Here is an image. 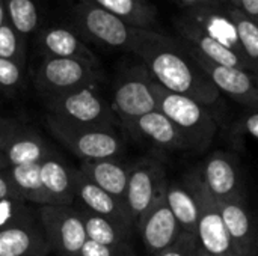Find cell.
I'll use <instances>...</instances> for the list:
<instances>
[{
	"instance_id": "cell-30",
	"label": "cell",
	"mask_w": 258,
	"mask_h": 256,
	"mask_svg": "<svg viewBox=\"0 0 258 256\" xmlns=\"http://www.w3.org/2000/svg\"><path fill=\"white\" fill-rule=\"evenodd\" d=\"M0 57L26 68V38H23L8 20L0 26Z\"/></svg>"
},
{
	"instance_id": "cell-41",
	"label": "cell",
	"mask_w": 258,
	"mask_h": 256,
	"mask_svg": "<svg viewBox=\"0 0 258 256\" xmlns=\"http://www.w3.org/2000/svg\"><path fill=\"white\" fill-rule=\"evenodd\" d=\"M8 167H9V164H8V161H6V158H5L3 152H0V172L6 170Z\"/></svg>"
},
{
	"instance_id": "cell-10",
	"label": "cell",
	"mask_w": 258,
	"mask_h": 256,
	"mask_svg": "<svg viewBox=\"0 0 258 256\" xmlns=\"http://www.w3.org/2000/svg\"><path fill=\"white\" fill-rule=\"evenodd\" d=\"M181 180L194 190L200 204V220L197 240L210 256H242L231 241L218 211L215 198L204 187L198 167L187 170Z\"/></svg>"
},
{
	"instance_id": "cell-11",
	"label": "cell",
	"mask_w": 258,
	"mask_h": 256,
	"mask_svg": "<svg viewBox=\"0 0 258 256\" xmlns=\"http://www.w3.org/2000/svg\"><path fill=\"white\" fill-rule=\"evenodd\" d=\"M201 181L215 201L246 198L237 157L227 151H213L198 166Z\"/></svg>"
},
{
	"instance_id": "cell-8",
	"label": "cell",
	"mask_w": 258,
	"mask_h": 256,
	"mask_svg": "<svg viewBox=\"0 0 258 256\" xmlns=\"http://www.w3.org/2000/svg\"><path fill=\"white\" fill-rule=\"evenodd\" d=\"M38 223L56 256H79L88 241L83 219L76 204L38 207Z\"/></svg>"
},
{
	"instance_id": "cell-6",
	"label": "cell",
	"mask_w": 258,
	"mask_h": 256,
	"mask_svg": "<svg viewBox=\"0 0 258 256\" xmlns=\"http://www.w3.org/2000/svg\"><path fill=\"white\" fill-rule=\"evenodd\" d=\"M103 80L101 65L62 57H42L33 74L35 89L42 100L88 86H100Z\"/></svg>"
},
{
	"instance_id": "cell-28",
	"label": "cell",
	"mask_w": 258,
	"mask_h": 256,
	"mask_svg": "<svg viewBox=\"0 0 258 256\" xmlns=\"http://www.w3.org/2000/svg\"><path fill=\"white\" fill-rule=\"evenodd\" d=\"M8 23L27 38L39 27V9L35 0H3Z\"/></svg>"
},
{
	"instance_id": "cell-40",
	"label": "cell",
	"mask_w": 258,
	"mask_h": 256,
	"mask_svg": "<svg viewBox=\"0 0 258 256\" xmlns=\"http://www.w3.org/2000/svg\"><path fill=\"white\" fill-rule=\"evenodd\" d=\"M6 21V11H5V3L0 0V26Z\"/></svg>"
},
{
	"instance_id": "cell-1",
	"label": "cell",
	"mask_w": 258,
	"mask_h": 256,
	"mask_svg": "<svg viewBox=\"0 0 258 256\" xmlns=\"http://www.w3.org/2000/svg\"><path fill=\"white\" fill-rule=\"evenodd\" d=\"M130 53L139 57L154 81L166 91L190 97L210 110L219 103V91L181 41L153 29H141Z\"/></svg>"
},
{
	"instance_id": "cell-24",
	"label": "cell",
	"mask_w": 258,
	"mask_h": 256,
	"mask_svg": "<svg viewBox=\"0 0 258 256\" xmlns=\"http://www.w3.org/2000/svg\"><path fill=\"white\" fill-rule=\"evenodd\" d=\"M76 207L80 211V216L85 223L86 229V237L89 241L104 244V246H112V247H127L133 246L132 244V237H133V229L124 228L106 217L97 216L86 208L80 207L76 204Z\"/></svg>"
},
{
	"instance_id": "cell-15",
	"label": "cell",
	"mask_w": 258,
	"mask_h": 256,
	"mask_svg": "<svg viewBox=\"0 0 258 256\" xmlns=\"http://www.w3.org/2000/svg\"><path fill=\"white\" fill-rule=\"evenodd\" d=\"M174 24L181 36L183 45L187 50L203 56L204 59L213 63L243 68L249 71L248 63L245 62L242 54L231 48L230 45H227V42L210 33L207 29L198 26L197 23L187 18H177L174 20Z\"/></svg>"
},
{
	"instance_id": "cell-35",
	"label": "cell",
	"mask_w": 258,
	"mask_h": 256,
	"mask_svg": "<svg viewBox=\"0 0 258 256\" xmlns=\"http://www.w3.org/2000/svg\"><path fill=\"white\" fill-rule=\"evenodd\" d=\"M195 240H197V237L184 234L181 237V240L174 247L165 250L163 253H160V255L157 256H192Z\"/></svg>"
},
{
	"instance_id": "cell-23",
	"label": "cell",
	"mask_w": 258,
	"mask_h": 256,
	"mask_svg": "<svg viewBox=\"0 0 258 256\" xmlns=\"http://www.w3.org/2000/svg\"><path fill=\"white\" fill-rule=\"evenodd\" d=\"M165 201L177 219L183 234L197 237L200 220V204L194 190L183 180L168 181Z\"/></svg>"
},
{
	"instance_id": "cell-12",
	"label": "cell",
	"mask_w": 258,
	"mask_h": 256,
	"mask_svg": "<svg viewBox=\"0 0 258 256\" xmlns=\"http://www.w3.org/2000/svg\"><path fill=\"white\" fill-rule=\"evenodd\" d=\"M187 51L192 54L195 62L206 72V75L210 78L219 94H225L236 103L248 107V110L258 109L257 77L251 71L236 66L218 65L190 50Z\"/></svg>"
},
{
	"instance_id": "cell-5",
	"label": "cell",
	"mask_w": 258,
	"mask_h": 256,
	"mask_svg": "<svg viewBox=\"0 0 258 256\" xmlns=\"http://www.w3.org/2000/svg\"><path fill=\"white\" fill-rule=\"evenodd\" d=\"M154 84V78L142 63H132L118 69L112 84L110 106L119 124L157 110Z\"/></svg>"
},
{
	"instance_id": "cell-21",
	"label": "cell",
	"mask_w": 258,
	"mask_h": 256,
	"mask_svg": "<svg viewBox=\"0 0 258 256\" xmlns=\"http://www.w3.org/2000/svg\"><path fill=\"white\" fill-rule=\"evenodd\" d=\"M41 181L50 198V205H73L76 202L74 167L59 152L47 157L41 164Z\"/></svg>"
},
{
	"instance_id": "cell-14",
	"label": "cell",
	"mask_w": 258,
	"mask_h": 256,
	"mask_svg": "<svg viewBox=\"0 0 258 256\" xmlns=\"http://www.w3.org/2000/svg\"><path fill=\"white\" fill-rule=\"evenodd\" d=\"M141 241L150 256H157L174 247L184 235L169 210L165 196L159 199L135 225Z\"/></svg>"
},
{
	"instance_id": "cell-18",
	"label": "cell",
	"mask_w": 258,
	"mask_h": 256,
	"mask_svg": "<svg viewBox=\"0 0 258 256\" xmlns=\"http://www.w3.org/2000/svg\"><path fill=\"white\" fill-rule=\"evenodd\" d=\"M38 48L42 57H62V59H77L94 65H101L97 54L80 39L76 30L51 26L44 27L38 33Z\"/></svg>"
},
{
	"instance_id": "cell-42",
	"label": "cell",
	"mask_w": 258,
	"mask_h": 256,
	"mask_svg": "<svg viewBox=\"0 0 258 256\" xmlns=\"http://www.w3.org/2000/svg\"><path fill=\"white\" fill-rule=\"evenodd\" d=\"M218 2H219L221 5H222V3H231V5L234 6V2H236V0H218Z\"/></svg>"
},
{
	"instance_id": "cell-26",
	"label": "cell",
	"mask_w": 258,
	"mask_h": 256,
	"mask_svg": "<svg viewBox=\"0 0 258 256\" xmlns=\"http://www.w3.org/2000/svg\"><path fill=\"white\" fill-rule=\"evenodd\" d=\"M116 17L133 27L151 29L157 21L156 8L148 0H86Z\"/></svg>"
},
{
	"instance_id": "cell-34",
	"label": "cell",
	"mask_w": 258,
	"mask_h": 256,
	"mask_svg": "<svg viewBox=\"0 0 258 256\" xmlns=\"http://www.w3.org/2000/svg\"><path fill=\"white\" fill-rule=\"evenodd\" d=\"M21 125H23V122L20 119L0 115V152H3L8 142L14 137V134L18 131V128Z\"/></svg>"
},
{
	"instance_id": "cell-39",
	"label": "cell",
	"mask_w": 258,
	"mask_h": 256,
	"mask_svg": "<svg viewBox=\"0 0 258 256\" xmlns=\"http://www.w3.org/2000/svg\"><path fill=\"white\" fill-rule=\"evenodd\" d=\"M192 256H210L198 243V240H195V244H194V252H192Z\"/></svg>"
},
{
	"instance_id": "cell-20",
	"label": "cell",
	"mask_w": 258,
	"mask_h": 256,
	"mask_svg": "<svg viewBox=\"0 0 258 256\" xmlns=\"http://www.w3.org/2000/svg\"><path fill=\"white\" fill-rule=\"evenodd\" d=\"M130 164L132 163L125 161L122 157H116L94 161H80V166L77 169L95 186L124 202Z\"/></svg>"
},
{
	"instance_id": "cell-31",
	"label": "cell",
	"mask_w": 258,
	"mask_h": 256,
	"mask_svg": "<svg viewBox=\"0 0 258 256\" xmlns=\"http://www.w3.org/2000/svg\"><path fill=\"white\" fill-rule=\"evenodd\" d=\"M24 66L0 57V92L6 95L18 94L24 86Z\"/></svg>"
},
{
	"instance_id": "cell-37",
	"label": "cell",
	"mask_w": 258,
	"mask_h": 256,
	"mask_svg": "<svg viewBox=\"0 0 258 256\" xmlns=\"http://www.w3.org/2000/svg\"><path fill=\"white\" fill-rule=\"evenodd\" d=\"M0 199H20L11 180L6 175V170L0 172Z\"/></svg>"
},
{
	"instance_id": "cell-13",
	"label": "cell",
	"mask_w": 258,
	"mask_h": 256,
	"mask_svg": "<svg viewBox=\"0 0 258 256\" xmlns=\"http://www.w3.org/2000/svg\"><path fill=\"white\" fill-rule=\"evenodd\" d=\"M119 128L138 142H144L162 152L190 151L187 140L175 124L162 112L154 110L138 119L119 124Z\"/></svg>"
},
{
	"instance_id": "cell-36",
	"label": "cell",
	"mask_w": 258,
	"mask_h": 256,
	"mask_svg": "<svg viewBox=\"0 0 258 256\" xmlns=\"http://www.w3.org/2000/svg\"><path fill=\"white\" fill-rule=\"evenodd\" d=\"M234 8L258 24V0H236Z\"/></svg>"
},
{
	"instance_id": "cell-29",
	"label": "cell",
	"mask_w": 258,
	"mask_h": 256,
	"mask_svg": "<svg viewBox=\"0 0 258 256\" xmlns=\"http://www.w3.org/2000/svg\"><path fill=\"white\" fill-rule=\"evenodd\" d=\"M38 220V207L20 199H0V229L21 226Z\"/></svg>"
},
{
	"instance_id": "cell-2",
	"label": "cell",
	"mask_w": 258,
	"mask_h": 256,
	"mask_svg": "<svg viewBox=\"0 0 258 256\" xmlns=\"http://www.w3.org/2000/svg\"><path fill=\"white\" fill-rule=\"evenodd\" d=\"M157 98V110L171 119L181 131L189 143L190 151L206 152L218 133V124L212 110L197 100L166 91L160 84H154Z\"/></svg>"
},
{
	"instance_id": "cell-19",
	"label": "cell",
	"mask_w": 258,
	"mask_h": 256,
	"mask_svg": "<svg viewBox=\"0 0 258 256\" xmlns=\"http://www.w3.org/2000/svg\"><path fill=\"white\" fill-rule=\"evenodd\" d=\"M53 148L35 128L23 124L3 149V155L11 166L39 164L47 157L56 154Z\"/></svg>"
},
{
	"instance_id": "cell-38",
	"label": "cell",
	"mask_w": 258,
	"mask_h": 256,
	"mask_svg": "<svg viewBox=\"0 0 258 256\" xmlns=\"http://www.w3.org/2000/svg\"><path fill=\"white\" fill-rule=\"evenodd\" d=\"M177 2L189 9H197V11H203V9L212 11V9H216L218 6H221V3L218 0H177Z\"/></svg>"
},
{
	"instance_id": "cell-16",
	"label": "cell",
	"mask_w": 258,
	"mask_h": 256,
	"mask_svg": "<svg viewBox=\"0 0 258 256\" xmlns=\"http://www.w3.org/2000/svg\"><path fill=\"white\" fill-rule=\"evenodd\" d=\"M225 229L242 256H257V231L246 198L216 201Z\"/></svg>"
},
{
	"instance_id": "cell-27",
	"label": "cell",
	"mask_w": 258,
	"mask_h": 256,
	"mask_svg": "<svg viewBox=\"0 0 258 256\" xmlns=\"http://www.w3.org/2000/svg\"><path fill=\"white\" fill-rule=\"evenodd\" d=\"M228 21L236 32L242 57L258 80V24L234 6L228 9Z\"/></svg>"
},
{
	"instance_id": "cell-22",
	"label": "cell",
	"mask_w": 258,
	"mask_h": 256,
	"mask_svg": "<svg viewBox=\"0 0 258 256\" xmlns=\"http://www.w3.org/2000/svg\"><path fill=\"white\" fill-rule=\"evenodd\" d=\"M48 244L36 222L0 229V256H50Z\"/></svg>"
},
{
	"instance_id": "cell-4",
	"label": "cell",
	"mask_w": 258,
	"mask_h": 256,
	"mask_svg": "<svg viewBox=\"0 0 258 256\" xmlns=\"http://www.w3.org/2000/svg\"><path fill=\"white\" fill-rule=\"evenodd\" d=\"M45 113L57 119L77 124L91 125L100 128H119V119L116 118L110 101H107L98 86H88L62 95L44 98Z\"/></svg>"
},
{
	"instance_id": "cell-9",
	"label": "cell",
	"mask_w": 258,
	"mask_h": 256,
	"mask_svg": "<svg viewBox=\"0 0 258 256\" xmlns=\"http://www.w3.org/2000/svg\"><path fill=\"white\" fill-rule=\"evenodd\" d=\"M166 169L154 157H141L130 164L124 205L133 225L165 196L168 186Z\"/></svg>"
},
{
	"instance_id": "cell-44",
	"label": "cell",
	"mask_w": 258,
	"mask_h": 256,
	"mask_svg": "<svg viewBox=\"0 0 258 256\" xmlns=\"http://www.w3.org/2000/svg\"><path fill=\"white\" fill-rule=\"evenodd\" d=\"M0 115H2V103H0Z\"/></svg>"
},
{
	"instance_id": "cell-33",
	"label": "cell",
	"mask_w": 258,
	"mask_h": 256,
	"mask_svg": "<svg viewBox=\"0 0 258 256\" xmlns=\"http://www.w3.org/2000/svg\"><path fill=\"white\" fill-rule=\"evenodd\" d=\"M234 136H248L258 140V109L255 110H248L243 113L233 127Z\"/></svg>"
},
{
	"instance_id": "cell-3",
	"label": "cell",
	"mask_w": 258,
	"mask_h": 256,
	"mask_svg": "<svg viewBox=\"0 0 258 256\" xmlns=\"http://www.w3.org/2000/svg\"><path fill=\"white\" fill-rule=\"evenodd\" d=\"M44 125L48 133L80 161L122 157L125 142L118 128L77 125L45 113Z\"/></svg>"
},
{
	"instance_id": "cell-25",
	"label": "cell",
	"mask_w": 258,
	"mask_h": 256,
	"mask_svg": "<svg viewBox=\"0 0 258 256\" xmlns=\"http://www.w3.org/2000/svg\"><path fill=\"white\" fill-rule=\"evenodd\" d=\"M39 164L11 166L6 169V175L11 180L18 198L33 207L50 205V198L41 181Z\"/></svg>"
},
{
	"instance_id": "cell-32",
	"label": "cell",
	"mask_w": 258,
	"mask_h": 256,
	"mask_svg": "<svg viewBox=\"0 0 258 256\" xmlns=\"http://www.w3.org/2000/svg\"><path fill=\"white\" fill-rule=\"evenodd\" d=\"M79 256H136V252L133 246L112 247V246H104V244H98V243L88 240L85 246L82 247Z\"/></svg>"
},
{
	"instance_id": "cell-43",
	"label": "cell",
	"mask_w": 258,
	"mask_h": 256,
	"mask_svg": "<svg viewBox=\"0 0 258 256\" xmlns=\"http://www.w3.org/2000/svg\"><path fill=\"white\" fill-rule=\"evenodd\" d=\"M255 231H257V256H258V220H257V225H255Z\"/></svg>"
},
{
	"instance_id": "cell-7",
	"label": "cell",
	"mask_w": 258,
	"mask_h": 256,
	"mask_svg": "<svg viewBox=\"0 0 258 256\" xmlns=\"http://www.w3.org/2000/svg\"><path fill=\"white\" fill-rule=\"evenodd\" d=\"M71 20L83 36L110 48L130 51L138 39L141 29L133 27L119 17L86 2L80 0L71 9Z\"/></svg>"
},
{
	"instance_id": "cell-17",
	"label": "cell",
	"mask_w": 258,
	"mask_h": 256,
	"mask_svg": "<svg viewBox=\"0 0 258 256\" xmlns=\"http://www.w3.org/2000/svg\"><path fill=\"white\" fill-rule=\"evenodd\" d=\"M74 183H76V202L77 205L86 208L88 211L106 217L124 228L133 229L135 225L132 223L125 205L122 201L113 198L92 181H89L77 167H74Z\"/></svg>"
}]
</instances>
